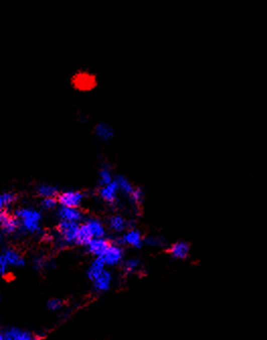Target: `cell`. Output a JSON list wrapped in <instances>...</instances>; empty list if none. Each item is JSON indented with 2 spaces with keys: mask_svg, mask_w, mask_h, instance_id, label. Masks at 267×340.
I'll use <instances>...</instances> for the list:
<instances>
[{
  "mask_svg": "<svg viewBox=\"0 0 267 340\" xmlns=\"http://www.w3.org/2000/svg\"><path fill=\"white\" fill-rule=\"evenodd\" d=\"M80 228V224L70 223L65 221H59L57 225V242L60 247H69L77 245L78 232Z\"/></svg>",
  "mask_w": 267,
  "mask_h": 340,
  "instance_id": "2",
  "label": "cell"
},
{
  "mask_svg": "<svg viewBox=\"0 0 267 340\" xmlns=\"http://www.w3.org/2000/svg\"><path fill=\"white\" fill-rule=\"evenodd\" d=\"M46 265H48V264H46L45 258H43V257H37V258H35V260H34V266L37 269H43V268L46 267Z\"/></svg>",
  "mask_w": 267,
  "mask_h": 340,
  "instance_id": "29",
  "label": "cell"
},
{
  "mask_svg": "<svg viewBox=\"0 0 267 340\" xmlns=\"http://www.w3.org/2000/svg\"><path fill=\"white\" fill-rule=\"evenodd\" d=\"M4 340H40V338L27 330L12 327L5 331Z\"/></svg>",
  "mask_w": 267,
  "mask_h": 340,
  "instance_id": "15",
  "label": "cell"
},
{
  "mask_svg": "<svg viewBox=\"0 0 267 340\" xmlns=\"http://www.w3.org/2000/svg\"><path fill=\"white\" fill-rule=\"evenodd\" d=\"M59 207L79 209L84 200V193L80 190L67 189L60 191L57 196Z\"/></svg>",
  "mask_w": 267,
  "mask_h": 340,
  "instance_id": "4",
  "label": "cell"
},
{
  "mask_svg": "<svg viewBox=\"0 0 267 340\" xmlns=\"http://www.w3.org/2000/svg\"><path fill=\"white\" fill-rule=\"evenodd\" d=\"M59 189L50 183H40L37 186V193L42 197V198H47V197H57L59 194Z\"/></svg>",
  "mask_w": 267,
  "mask_h": 340,
  "instance_id": "18",
  "label": "cell"
},
{
  "mask_svg": "<svg viewBox=\"0 0 267 340\" xmlns=\"http://www.w3.org/2000/svg\"><path fill=\"white\" fill-rule=\"evenodd\" d=\"M116 176L114 175L112 169L108 166H104L101 170H100V174H99V181L101 186L110 184L111 182H113L115 180Z\"/></svg>",
  "mask_w": 267,
  "mask_h": 340,
  "instance_id": "23",
  "label": "cell"
},
{
  "mask_svg": "<svg viewBox=\"0 0 267 340\" xmlns=\"http://www.w3.org/2000/svg\"><path fill=\"white\" fill-rule=\"evenodd\" d=\"M20 222L21 228L29 234H37L41 232L43 215L41 211L31 208L22 207L17 209L14 214Z\"/></svg>",
  "mask_w": 267,
  "mask_h": 340,
  "instance_id": "1",
  "label": "cell"
},
{
  "mask_svg": "<svg viewBox=\"0 0 267 340\" xmlns=\"http://www.w3.org/2000/svg\"><path fill=\"white\" fill-rule=\"evenodd\" d=\"M93 236L91 234V232L88 231L87 227L83 224V222L80 224V228H79V232H78V238H77V245L80 246H86L89 242L93 240Z\"/></svg>",
  "mask_w": 267,
  "mask_h": 340,
  "instance_id": "22",
  "label": "cell"
},
{
  "mask_svg": "<svg viewBox=\"0 0 267 340\" xmlns=\"http://www.w3.org/2000/svg\"><path fill=\"white\" fill-rule=\"evenodd\" d=\"M167 252L174 259L184 260L190 256L191 245L186 241H177L169 246Z\"/></svg>",
  "mask_w": 267,
  "mask_h": 340,
  "instance_id": "13",
  "label": "cell"
},
{
  "mask_svg": "<svg viewBox=\"0 0 267 340\" xmlns=\"http://www.w3.org/2000/svg\"><path fill=\"white\" fill-rule=\"evenodd\" d=\"M145 244L152 246V247H159V246H163L164 244V240L160 237L157 236H149L147 238H145Z\"/></svg>",
  "mask_w": 267,
  "mask_h": 340,
  "instance_id": "27",
  "label": "cell"
},
{
  "mask_svg": "<svg viewBox=\"0 0 267 340\" xmlns=\"http://www.w3.org/2000/svg\"><path fill=\"white\" fill-rule=\"evenodd\" d=\"M144 241H145V238L140 230L135 229V228H130L121 235L117 243H119L122 246L126 245L132 248L139 249V248H142L143 245L145 244Z\"/></svg>",
  "mask_w": 267,
  "mask_h": 340,
  "instance_id": "5",
  "label": "cell"
},
{
  "mask_svg": "<svg viewBox=\"0 0 267 340\" xmlns=\"http://www.w3.org/2000/svg\"><path fill=\"white\" fill-rule=\"evenodd\" d=\"M114 282L113 274L107 268L96 281L93 282L94 289L97 293H107L111 290Z\"/></svg>",
  "mask_w": 267,
  "mask_h": 340,
  "instance_id": "14",
  "label": "cell"
},
{
  "mask_svg": "<svg viewBox=\"0 0 267 340\" xmlns=\"http://www.w3.org/2000/svg\"><path fill=\"white\" fill-rule=\"evenodd\" d=\"M9 265L6 262L3 254L0 253V278H5L9 274Z\"/></svg>",
  "mask_w": 267,
  "mask_h": 340,
  "instance_id": "28",
  "label": "cell"
},
{
  "mask_svg": "<svg viewBox=\"0 0 267 340\" xmlns=\"http://www.w3.org/2000/svg\"><path fill=\"white\" fill-rule=\"evenodd\" d=\"M129 198H130V201L136 206V207H140L143 201H144V198H145V191L142 187L140 186H136L134 188V190L132 191V193L129 195Z\"/></svg>",
  "mask_w": 267,
  "mask_h": 340,
  "instance_id": "24",
  "label": "cell"
},
{
  "mask_svg": "<svg viewBox=\"0 0 267 340\" xmlns=\"http://www.w3.org/2000/svg\"><path fill=\"white\" fill-rule=\"evenodd\" d=\"M0 301H2V295H0Z\"/></svg>",
  "mask_w": 267,
  "mask_h": 340,
  "instance_id": "31",
  "label": "cell"
},
{
  "mask_svg": "<svg viewBox=\"0 0 267 340\" xmlns=\"http://www.w3.org/2000/svg\"><path fill=\"white\" fill-rule=\"evenodd\" d=\"M118 186H119V189H120V192L124 193L125 195L129 196L132 191L134 190L135 186L133 185V183L130 181V179L128 177H126L125 175H117L116 178H115Z\"/></svg>",
  "mask_w": 267,
  "mask_h": 340,
  "instance_id": "20",
  "label": "cell"
},
{
  "mask_svg": "<svg viewBox=\"0 0 267 340\" xmlns=\"http://www.w3.org/2000/svg\"><path fill=\"white\" fill-rule=\"evenodd\" d=\"M107 267H116L123 264L125 260V251L122 245L117 242H112L111 246L105 252V254L100 257Z\"/></svg>",
  "mask_w": 267,
  "mask_h": 340,
  "instance_id": "3",
  "label": "cell"
},
{
  "mask_svg": "<svg viewBox=\"0 0 267 340\" xmlns=\"http://www.w3.org/2000/svg\"><path fill=\"white\" fill-rule=\"evenodd\" d=\"M119 192H120V189H119V186H118L116 180H114L110 184L101 186L100 189H99L100 197L104 201H106L110 205H115L117 202L118 197H119Z\"/></svg>",
  "mask_w": 267,
  "mask_h": 340,
  "instance_id": "12",
  "label": "cell"
},
{
  "mask_svg": "<svg viewBox=\"0 0 267 340\" xmlns=\"http://www.w3.org/2000/svg\"><path fill=\"white\" fill-rule=\"evenodd\" d=\"M106 269H107V266L101 258H94V260L91 262V264H89V266L87 267V271H86L87 278H88L89 281L93 283Z\"/></svg>",
  "mask_w": 267,
  "mask_h": 340,
  "instance_id": "16",
  "label": "cell"
},
{
  "mask_svg": "<svg viewBox=\"0 0 267 340\" xmlns=\"http://www.w3.org/2000/svg\"><path fill=\"white\" fill-rule=\"evenodd\" d=\"M47 307L52 312H58V311H61L63 309L64 302L59 298H53V299L48 301Z\"/></svg>",
  "mask_w": 267,
  "mask_h": 340,
  "instance_id": "26",
  "label": "cell"
},
{
  "mask_svg": "<svg viewBox=\"0 0 267 340\" xmlns=\"http://www.w3.org/2000/svg\"><path fill=\"white\" fill-rule=\"evenodd\" d=\"M83 224L87 227L88 231L91 232L94 239L95 238H107V235H108L107 226L99 218L92 217V218L85 219L83 221Z\"/></svg>",
  "mask_w": 267,
  "mask_h": 340,
  "instance_id": "7",
  "label": "cell"
},
{
  "mask_svg": "<svg viewBox=\"0 0 267 340\" xmlns=\"http://www.w3.org/2000/svg\"><path fill=\"white\" fill-rule=\"evenodd\" d=\"M41 206L44 210L46 211H51L59 208V202L57 197H47V198H42Z\"/></svg>",
  "mask_w": 267,
  "mask_h": 340,
  "instance_id": "25",
  "label": "cell"
},
{
  "mask_svg": "<svg viewBox=\"0 0 267 340\" xmlns=\"http://www.w3.org/2000/svg\"><path fill=\"white\" fill-rule=\"evenodd\" d=\"M95 134L100 140L108 142L114 139L115 130L111 125L107 123H100L95 128Z\"/></svg>",
  "mask_w": 267,
  "mask_h": 340,
  "instance_id": "17",
  "label": "cell"
},
{
  "mask_svg": "<svg viewBox=\"0 0 267 340\" xmlns=\"http://www.w3.org/2000/svg\"><path fill=\"white\" fill-rule=\"evenodd\" d=\"M123 270L126 275H134L141 268V261L138 258H129L123 262Z\"/></svg>",
  "mask_w": 267,
  "mask_h": 340,
  "instance_id": "21",
  "label": "cell"
},
{
  "mask_svg": "<svg viewBox=\"0 0 267 340\" xmlns=\"http://www.w3.org/2000/svg\"><path fill=\"white\" fill-rule=\"evenodd\" d=\"M112 242L113 241L108 238H95L85 246V248L86 251L95 258H100L105 254Z\"/></svg>",
  "mask_w": 267,
  "mask_h": 340,
  "instance_id": "8",
  "label": "cell"
},
{
  "mask_svg": "<svg viewBox=\"0 0 267 340\" xmlns=\"http://www.w3.org/2000/svg\"><path fill=\"white\" fill-rule=\"evenodd\" d=\"M6 262L8 263L9 267H14V268H21L26 265V258L25 256L18 251L17 249L14 248H6L2 252Z\"/></svg>",
  "mask_w": 267,
  "mask_h": 340,
  "instance_id": "11",
  "label": "cell"
},
{
  "mask_svg": "<svg viewBox=\"0 0 267 340\" xmlns=\"http://www.w3.org/2000/svg\"><path fill=\"white\" fill-rule=\"evenodd\" d=\"M108 228L116 234H123L130 229V222L122 215L115 214L108 219Z\"/></svg>",
  "mask_w": 267,
  "mask_h": 340,
  "instance_id": "10",
  "label": "cell"
},
{
  "mask_svg": "<svg viewBox=\"0 0 267 340\" xmlns=\"http://www.w3.org/2000/svg\"><path fill=\"white\" fill-rule=\"evenodd\" d=\"M5 338V332L3 330H0V340H4Z\"/></svg>",
  "mask_w": 267,
  "mask_h": 340,
  "instance_id": "30",
  "label": "cell"
},
{
  "mask_svg": "<svg viewBox=\"0 0 267 340\" xmlns=\"http://www.w3.org/2000/svg\"><path fill=\"white\" fill-rule=\"evenodd\" d=\"M57 215L60 221L78 223V224H81L84 221L83 213L79 209L59 207L57 209Z\"/></svg>",
  "mask_w": 267,
  "mask_h": 340,
  "instance_id": "9",
  "label": "cell"
},
{
  "mask_svg": "<svg viewBox=\"0 0 267 340\" xmlns=\"http://www.w3.org/2000/svg\"><path fill=\"white\" fill-rule=\"evenodd\" d=\"M18 200V194L14 191L0 193V211H8Z\"/></svg>",
  "mask_w": 267,
  "mask_h": 340,
  "instance_id": "19",
  "label": "cell"
},
{
  "mask_svg": "<svg viewBox=\"0 0 267 340\" xmlns=\"http://www.w3.org/2000/svg\"><path fill=\"white\" fill-rule=\"evenodd\" d=\"M21 225L17 217L9 211H0V229L7 235H13L19 231Z\"/></svg>",
  "mask_w": 267,
  "mask_h": 340,
  "instance_id": "6",
  "label": "cell"
}]
</instances>
